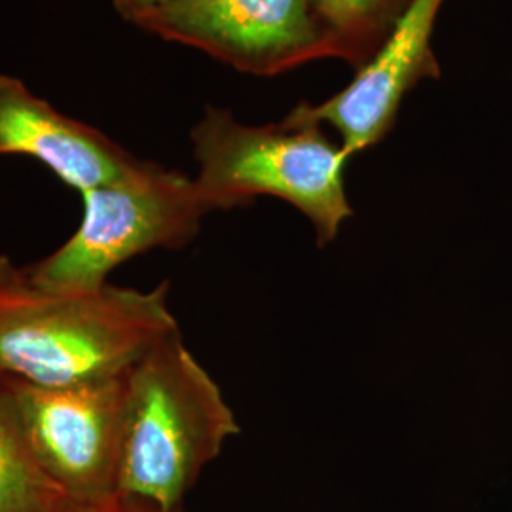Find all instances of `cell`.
<instances>
[{
	"instance_id": "6da1fadb",
	"label": "cell",
	"mask_w": 512,
	"mask_h": 512,
	"mask_svg": "<svg viewBox=\"0 0 512 512\" xmlns=\"http://www.w3.org/2000/svg\"><path fill=\"white\" fill-rule=\"evenodd\" d=\"M169 285L152 291L105 285L55 293L0 255V376L44 387L92 384L126 374L179 330Z\"/></svg>"
},
{
	"instance_id": "7a4b0ae2",
	"label": "cell",
	"mask_w": 512,
	"mask_h": 512,
	"mask_svg": "<svg viewBox=\"0 0 512 512\" xmlns=\"http://www.w3.org/2000/svg\"><path fill=\"white\" fill-rule=\"evenodd\" d=\"M239 423L181 330L162 338L126 376L116 495L183 509L203 469L219 458Z\"/></svg>"
},
{
	"instance_id": "3957f363",
	"label": "cell",
	"mask_w": 512,
	"mask_h": 512,
	"mask_svg": "<svg viewBox=\"0 0 512 512\" xmlns=\"http://www.w3.org/2000/svg\"><path fill=\"white\" fill-rule=\"evenodd\" d=\"M200 165L196 188L209 211H230L258 196L291 203L315 230L319 247L353 217L344 171L351 156L323 124L293 109L279 124L245 126L230 110L207 107L190 133Z\"/></svg>"
},
{
	"instance_id": "277c9868",
	"label": "cell",
	"mask_w": 512,
	"mask_h": 512,
	"mask_svg": "<svg viewBox=\"0 0 512 512\" xmlns=\"http://www.w3.org/2000/svg\"><path fill=\"white\" fill-rule=\"evenodd\" d=\"M80 196L84 215L78 230L52 255L23 266L46 291H97L133 256L190 243L211 213L194 179L145 160Z\"/></svg>"
},
{
	"instance_id": "5b68a950",
	"label": "cell",
	"mask_w": 512,
	"mask_h": 512,
	"mask_svg": "<svg viewBox=\"0 0 512 512\" xmlns=\"http://www.w3.org/2000/svg\"><path fill=\"white\" fill-rule=\"evenodd\" d=\"M126 376L69 387L0 376L38 465L73 507L116 497Z\"/></svg>"
},
{
	"instance_id": "8992f818",
	"label": "cell",
	"mask_w": 512,
	"mask_h": 512,
	"mask_svg": "<svg viewBox=\"0 0 512 512\" xmlns=\"http://www.w3.org/2000/svg\"><path fill=\"white\" fill-rule=\"evenodd\" d=\"M135 25L255 76L330 57L315 0H171Z\"/></svg>"
},
{
	"instance_id": "52a82bcc",
	"label": "cell",
	"mask_w": 512,
	"mask_h": 512,
	"mask_svg": "<svg viewBox=\"0 0 512 512\" xmlns=\"http://www.w3.org/2000/svg\"><path fill=\"white\" fill-rule=\"evenodd\" d=\"M442 4L444 0H414L382 48L355 71L342 92L319 105L306 101L294 109L334 129L351 158L384 141L397 122L406 93L425 78H440L433 31Z\"/></svg>"
},
{
	"instance_id": "ba28073f",
	"label": "cell",
	"mask_w": 512,
	"mask_h": 512,
	"mask_svg": "<svg viewBox=\"0 0 512 512\" xmlns=\"http://www.w3.org/2000/svg\"><path fill=\"white\" fill-rule=\"evenodd\" d=\"M6 154L35 158L80 194L141 162L103 131L61 114L18 78L0 74V156Z\"/></svg>"
},
{
	"instance_id": "9c48e42d",
	"label": "cell",
	"mask_w": 512,
	"mask_h": 512,
	"mask_svg": "<svg viewBox=\"0 0 512 512\" xmlns=\"http://www.w3.org/2000/svg\"><path fill=\"white\" fill-rule=\"evenodd\" d=\"M414 0H315V12L330 57L359 71L382 48L385 38Z\"/></svg>"
},
{
	"instance_id": "30bf717a",
	"label": "cell",
	"mask_w": 512,
	"mask_h": 512,
	"mask_svg": "<svg viewBox=\"0 0 512 512\" xmlns=\"http://www.w3.org/2000/svg\"><path fill=\"white\" fill-rule=\"evenodd\" d=\"M73 505L42 471L0 382V512H71Z\"/></svg>"
},
{
	"instance_id": "8fae6325",
	"label": "cell",
	"mask_w": 512,
	"mask_h": 512,
	"mask_svg": "<svg viewBox=\"0 0 512 512\" xmlns=\"http://www.w3.org/2000/svg\"><path fill=\"white\" fill-rule=\"evenodd\" d=\"M71 512H186L183 509H175V511H165L160 507H152L145 503H137V501H129L124 497H112L110 501L99 503V505H90V507H73Z\"/></svg>"
},
{
	"instance_id": "7c38bea8",
	"label": "cell",
	"mask_w": 512,
	"mask_h": 512,
	"mask_svg": "<svg viewBox=\"0 0 512 512\" xmlns=\"http://www.w3.org/2000/svg\"><path fill=\"white\" fill-rule=\"evenodd\" d=\"M167 2L171 0H112L116 12L131 23H135L143 14H147L158 6H164Z\"/></svg>"
}]
</instances>
